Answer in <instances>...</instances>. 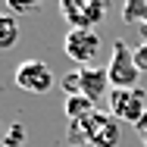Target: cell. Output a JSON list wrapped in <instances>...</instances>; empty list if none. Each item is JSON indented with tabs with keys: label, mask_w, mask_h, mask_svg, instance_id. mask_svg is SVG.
<instances>
[{
	"label": "cell",
	"mask_w": 147,
	"mask_h": 147,
	"mask_svg": "<svg viewBox=\"0 0 147 147\" xmlns=\"http://www.w3.org/2000/svg\"><path fill=\"white\" fill-rule=\"evenodd\" d=\"M63 141L69 147H119L122 128H119V122L110 116V113L94 110L91 116L69 122Z\"/></svg>",
	"instance_id": "cell-1"
},
{
	"label": "cell",
	"mask_w": 147,
	"mask_h": 147,
	"mask_svg": "<svg viewBox=\"0 0 147 147\" xmlns=\"http://www.w3.org/2000/svg\"><path fill=\"white\" fill-rule=\"evenodd\" d=\"M107 75H110V88H138L141 82V69L135 63V50L125 41H113V53L107 63Z\"/></svg>",
	"instance_id": "cell-2"
},
{
	"label": "cell",
	"mask_w": 147,
	"mask_h": 147,
	"mask_svg": "<svg viewBox=\"0 0 147 147\" xmlns=\"http://www.w3.org/2000/svg\"><path fill=\"white\" fill-rule=\"evenodd\" d=\"M147 113V94L141 88H113L110 91V116L125 125H138Z\"/></svg>",
	"instance_id": "cell-3"
},
{
	"label": "cell",
	"mask_w": 147,
	"mask_h": 147,
	"mask_svg": "<svg viewBox=\"0 0 147 147\" xmlns=\"http://www.w3.org/2000/svg\"><path fill=\"white\" fill-rule=\"evenodd\" d=\"M63 50H66V57L72 59V63H78L85 69L100 53V34H97V28L94 31L91 28H69L66 38H63Z\"/></svg>",
	"instance_id": "cell-4"
},
{
	"label": "cell",
	"mask_w": 147,
	"mask_h": 147,
	"mask_svg": "<svg viewBox=\"0 0 147 147\" xmlns=\"http://www.w3.org/2000/svg\"><path fill=\"white\" fill-rule=\"evenodd\" d=\"M13 78H16L19 88L28 91V94H47V91L53 88V82H57L53 69H50L44 59H22V63L16 66Z\"/></svg>",
	"instance_id": "cell-5"
},
{
	"label": "cell",
	"mask_w": 147,
	"mask_h": 147,
	"mask_svg": "<svg viewBox=\"0 0 147 147\" xmlns=\"http://www.w3.org/2000/svg\"><path fill=\"white\" fill-rule=\"evenodd\" d=\"M59 13L72 28H91L103 22L107 3L103 0H59Z\"/></svg>",
	"instance_id": "cell-6"
},
{
	"label": "cell",
	"mask_w": 147,
	"mask_h": 147,
	"mask_svg": "<svg viewBox=\"0 0 147 147\" xmlns=\"http://www.w3.org/2000/svg\"><path fill=\"white\" fill-rule=\"evenodd\" d=\"M82 72V94L88 97V100H100L110 88V75H107V69H97V66H85V69H78Z\"/></svg>",
	"instance_id": "cell-7"
},
{
	"label": "cell",
	"mask_w": 147,
	"mask_h": 147,
	"mask_svg": "<svg viewBox=\"0 0 147 147\" xmlns=\"http://www.w3.org/2000/svg\"><path fill=\"white\" fill-rule=\"evenodd\" d=\"M16 41H19V22H16V16L0 9V50L16 47Z\"/></svg>",
	"instance_id": "cell-8"
},
{
	"label": "cell",
	"mask_w": 147,
	"mask_h": 147,
	"mask_svg": "<svg viewBox=\"0 0 147 147\" xmlns=\"http://www.w3.org/2000/svg\"><path fill=\"white\" fill-rule=\"evenodd\" d=\"M94 113V100H88L85 94H72V97H66V119L69 122H75V119H85Z\"/></svg>",
	"instance_id": "cell-9"
},
{
	"label": "cell",
	"mask_w": 147,
	"mask_h": 147,
	"mask_svg": "<svg viewBox=\"0 0 147 147\" xmlns=\"http://www.w3.org/2000/svg\"><path fill=\"white\" fill-rule=\"evenodd\" d=\"M122 19H125V25H141V28H147V0H128L122 6Z\"/></svg>",
	"instance_id": "cell-10"
},
{
	"label": "cell",
	"mask_w": 147,
	"mask_h": 147,
	"mask_svg": "<svg viewBox=\"0 0 147 147\" xmlns=\"http://www.w3.org/2000/svg\"><path fill=\"white\" fill-rule=\"evenodd\" d=\"M135 63H138V69H141V72L147 69V41L135 47Z\"/></svg>",
	"instance_id": "cell-11"
},
{
	"label": "cell",
	"mask_w": 147,
	"mask_h": 147,
	"mask_svg": "<svg viewBox=\"0 0 147 147\" xmlns=\"http://www.w3.org/2000/svg\"><path fill=\"white\" fill-rule=\"evenodd\" d=\"M38 3H19V0H9V13H34Z\"/></svg>",
	"instance_id": "cell-12"
},
{
	"label": "cell",
	"mask_w": 147,
	"mask_h": 147,
	"mask_svg": "<svg viewBox=\"0 0 147 147\" xmlns=\"http://www.w3.org/2000/svg\"><path fill=\"white\" fill-rule=\"evenodd\" d=\"M22 138H25L22 125H16V128H13V138H6V144H22Z\"/></svg>",
	"instance_id": "cell-13"
},
{
	"label": "cell",
	"mask_w": 147,
	"mask_h": 147,
	"mask_svg": "<svg viewBox=\"0 0 147 147\" xmlns=\"http://www.w3.org/2000/svg\"><path fill=\"white\" fill-rule=\"evenodd\" d=\"M135 128H138V131H141V138H144V135H147V113H144V119H141V122H138V125H135Z\"/></svg>",
	"instance_id": "cell-14"
},
{
	"label": "cell",
	"mask_w": 147,
	"mask_h": 147,
	"mask_svg": "<svg viewBox=\"0 0 147 147\" xmlns=\"http://www.w3.org/2000/svg\"><path fill=\"white\" fill-rule=\"evenodd\" d=\"M141 144H144V147H147V135H144V138H141Z\"/></svg>",
	"instance_id": "cell-15"
},
{
	"label": "cell",
	"mask_w": 147,
	"mask_h": 147,
	"mask_svg": "<svg viewBox=\"0 0 147 147\" xmlns=\"http://www.w3.org/2000/svg\"><path fill=\"white\" fill-rule=\"evenodd\" d=\"M0 147H3V144H0Z\"/></svg>",
	"instance_id": "cell-16"
}]
</instances>
